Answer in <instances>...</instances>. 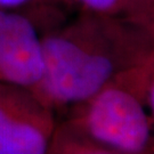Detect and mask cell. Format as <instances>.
<instances>
[{
	"instance_id": "1",
	"label": "cell",
	"mask_w": 154,
	"mask_h": 154,
	"mask_svg": "<svg viewBox=\"0 0 154 154\" xmlns=\"http://www.w3.org/2000/svg\"><path fill=\"white\" fill-rule=\"evenodd\" d=\"M44 75L34 95L55 112L88 99L154 60V33L88 11L41 37Z\"/></svg>"
},
{
	"instance_id": "2",
	"label": "cell",
	"mask_w": 154,
	"mask_h": 154,
	"mask_svg": "<svg viewBox=\"0 0 154 154\" xmlns=\"http://www.w3.org/2000/svg\"><path fill=\"white\" fill-rule=\"evenodd\" d=\"M153 62L70 107L63 121L116 154H154V118L145 94Z\"/></svg>"
},
{
	"instance_id": "3",
	"label": "cell",
	"mask_w": 154,
	"mask_h": 154,
	"mask_svg": "<svg viewBox=\"0 0 154 154\" xmlns=\"http://www.w3.org/2000/svg\"><path fill=\"white\" fill-rule=\"evenodd\" d=\"M55 114L32 91L0 82V154H47Z\"/></svg>"
},
{
	"instance_id": "4",
	"label": "cell",
	"mask_w": 154,
	"mask_h": 154,
	"mask_svg": "<svg viewBox=\"0 0 154 154\" xmlns=\"http://www.w3.org/2000/svg\"><path fill=\"white\" fill-rule=\"evenodd\" d=\"M44 75L42 40L29 17L0 9V82L34 93Z\"/></svg>"
},
{
	"instance_id": "5",
	"label": "cell",
	"mask_w": 154,
	"mask_h": 154,
	"mask_svg": "<svg viewBox=\"0 0 154 154\" xmlns=\"http://www.w3.org/2000/svg\"><path fill=\"white\" fill-rule=\"evenodd\" d=\"M81 11L138 23L154 33V0H74Z\"/></svg>"
},
{
	"instance_id": "6",
	"label": "cell",
	"mask_w": 154,
	"mask_h": 154,
	"mask_svg": "<svg viewBox=\"0 0 154 154\" xmlns=\"http://www.w3.org/2000/svg\"><path fill=\"white\" fill-rule=\"evenodd\" d=\"M47 154H116L83 136L64 121L57 123Z\"/></svg>"
},
{
	"instance_id": "7",
	"label": "cell",
	"mask_w": 154,
	"mask_h": 154,
	"mask_svg": "<svg viewBox=\"0 0 154 154\" xmlns=\"http://www.w3.org/2000/svg\"><path fill=\"white\" fill-rule=\"evenodd\" d=\"M145 94H146V102L149 107V111L154 118V62L149 67V74H147Z\"/></svg>"
},
{
	"instance_id": "8",
	"label": "cell",
	"mask_w": 154,
	"mask_h": 154,
	"mask_svg": "<svg viewBox=\"0 0 154 154\" xmlns=\"http://www.w3.org/2000/svg\"><path fill=\"white\" fill-rule=\"evenodd\" d=\"M35 0H0V9L18 11L25 6L34 2Z\"/></svg>"
}]
</instances>
